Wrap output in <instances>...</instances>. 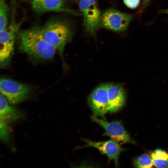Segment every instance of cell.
I'll return each instance as SVG.
<instances>
[{"instance_id": "ba28073f", "label": "cell", "mask_w": 168, "mask_h": 168, "mask_svg": "<svg viewBox=\"0 0 168 168\" xmlns=\"http://www.w3.org/2000/svg\"><path fill=\"white\" fill-rule=\"evenodd\" d=\"M109 84H104L96 87L91 93L88 99L89 106L94 115L105 118L109 111L108 96Z\"/></svg>"}, {"instance_id": "5b68a950", "label": "cell", "mask_w": 168, "mask_h": 168, "mask_svg": "<svg viewBox=\"0 0 168 168\" xmlns=\"http://www.w3.org/2000/svg\"><path fill=\"white\" fill-rule=\"evenodd\" d=\"M0 91L11 105L24 100L29 95L30 88L25 84L10 79L2 78L0 80Z\"/></svg>"}, {"instance_id": "5bb4252c", "label": "cell", "mask_w": 168, "mask_h": 168, "mask_svg": "<svg viewBox=\"0 0 168 168\" xmlns=\"http://www.w3.org/2000/svg\"><path fill=\"white\" fill-rule=\"evenodd\" d=\"M9 9L5 0H0V31L7 26Z\"/></svg>"}, {"instance_id": "2e32d148", "label": "cell", "mask_w": 168, "mask_h": 168, "mask_svg": "<svg viewBox=\"0 0 168 168\" xmlns=\"http://www.w3.org/2000/svg\"><path fill=\"white\" fill-rule=\"evenodd\" d=\"M0 129L1 139L5 142H8L10 139V131L7 123L0 120Z\"/></svg>"}, {"instance_id": "e0dca14e", "label": "cell", "mask_w": 168, "mask_h": 168, "mask_svg": "<svg viewBox=\"0 0 168 168\" xmlns=\"http://www.w3.org/2000/svg\"><path fill=\"white\" fill-rule=\"evenodd\" d=\"M125 5L131 9H135L139 5L140 0H123Z\"/></svg>"}, {"instance_id": "8992f818", "label": "cell", "mask_w": 168, "mask_h": 168, "mask_svg": "<svg viewBox=\"0 0 168 168\" xmlns=\"http://www.w3.org/2000/svg\"><path fill=\"white\" fill-rule=\"evenodd\" d=\"M79 5L83 16L85 30L94 35L100 26L101 15L96 0H80Z\"/></svg>"}, {"instance_id": "3957f363", "label": "cell", "mask_w": 168, "mask_h": 168, "mask_svg": "<svg viewBox=\"0 0 168 168\" xmlns=\"http://www.w3.org/2000/svg\"><path fill=\"white\" fill-rule=\"evenodd\" d=\"M13 19L9 26L0 31V64L2 66L8 63L13 53L15 37L21 24Z\"/></svg>"}, {"instance_id": "d6986e66", "label": "cell", "mask_w": 168, "mask_h": 168, "mask_svg": "<svg viewBox=\"0 0 168 168\" xmlns=\"http://www.w3.org/2000/svg\"></svg>"}, {"instance_id": "52a82bcc", "label": "cell", "mask_w": 168, "mask_h": 168, "mask_svg": "<svg viewBox=\"0 0 168 168\" xmlns=\"http://www.w3.org/2000/svg\"><path fill=\"white\" fill-rule=\"evenodd\" d=\"M91 119L104 129V135L108 136L119 143H134L121 121L116 120L108 122L94 115L91 116Z\"/></svg>"}, {"instance_id": "7a4b0ae2", "label": "cell", "mask_w": 168, "mask_h": 168, "mask_svg": "<svg viewBox=\"0 0 168 168\" xmlns=\"http://www.w3.org/2000/svg\"><path fill=\"white\" fill-rule=\"evenodd\" d=\"M44 40L63 56L65 47L71 41L72 29L67 22L58 19H52L40 27Z\"/></svg>"}, {"instance_id": "4fadbf2b", "label": "cell", "mask_w": 168, "mask_h": 168, "mask_svg": "<svg viewBox=\"0 0 168 168\" xmlns=\"http://www.w3.org/2000/svg\"><path fill=\"white\" fill-rule=\"evenodd\" d=\"M151 157L153 165L157 168L168 167V154L160 149L152 152Z\"/></svg>"}, {"instance_id": "9c48e42d", "label": "cell", "mask_w": 168, "mask_h": 168, "mask_svg": "<svg viewBox=\"0 0 168 168\" xmlns=\"http://www.w3.org/2000/svg\"><path fill=\"white\" fill-rule=\"evenodd\" d=\"M86 144L81 147H91L98 149L102 154L105 155L108 158L109 161H114L115 166L119 165V156L124 150L118 142L111 139L102 142H95L84 139Z\"/></svg>"}, {"instance_id": "30bf717a", "label": "cell", "mask_w": 168, "mask_h": 168, "mask_svg": "<svg viewBox=\"0 0 168 168\" xmlns=\"http://www.w3.org/2000/svg\"><path fill=\"white\" fill-rule=\"evenodd\" d=\"M31 4L33 10L37 13L56 12L81 15L67 7L64 0H31Z\"/></svg>"}, {"instance_id": "7c38bea8", "label": "cell", "mask_w": 168, "mask_h": 168, "mask_svg": "<svg viewBox=\"0 0 168 168\" xmlns=\"http://www.w3.org/2000/svg\"><path fill=\"white\" fill-rule=\"evenodd\" d=\"M6 98L1 94L0 96V120L7 122L15 121L23 116L20 110L10 106Z\"/></svg>"}, {"instance_id": "6da1fadb", "label": "cell", "mask_w": 168, "mask_h": 168, "mask_svg": "<svg viewBox=\"0 0 168 168\" xmlns=\"http://www.w3.org/2000/svg\"><path fill=\"white\" fill-rule=\"evenodd\" d=\"M18 34L19 48L28 55L46 60L54 57L56 49L44 40L40 27L23 30Z\"/></svg>"}, {"instance_id": "9a60e30c", "label": "cell", "mask_w": 168, "mask_h": 168, "mask_svg": "<svg viewBox=\"0 0 168 168\" xmlns=\"http://www.w3.org/2000/svg\"><path fill=\"white\" fill-rule=\"evenodd\" d=\"M134 166L137 168H150L153 165L151 157L147 154H143L134 161Z\"/></svg>"}, {"instance_id": "277c9868", "label": "cell", "mask_w": 168, "mask_h": 168, "mask_svg": "<svg viewBox=\"0 0 168 168\" xmlns=\"http://www.w3.org/2000/svg\"><path fill=\"white\" fill-rule=\"evenodd\" d=\"M133 17L132 15L110 8L101 14L99 26L115 32L124 31Z\"/></svg>"}, {"instance_id": "ac0fdd59", "label": "cell", "mask_w": 168, "mask_h": 168, "mask_svg": "<svg viewBox=\"0 0 168 168\" xmlns=\"http://www.w3.org/2000/svg\"><path fill=\"white\" fill-rule=\"evenodd\" d=\"M151 0H143V5L144 6Z\"/></svg>"}, {"instance_id": "8fae6325", "label": "cell", "mask_w": 168, "mask_h": 168, "mask_svg": "<svg viewBox=\"0 0 168 168\" xmlns=\"http://www.w3.org/2000/svg\"><path fill=\"white\" fill-rule=\"evenodd\" d=\"M108 96L109 105V112L110 113L119 111L125 103L126 93L123 87L119 84H109Z\"/></svg>"}]
</instances>
